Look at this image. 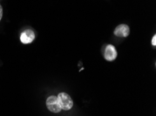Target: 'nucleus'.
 <instances>
[{"label":"nucleus","instance_id":"2","mask_svg":"<svg viewBox=\"0 0 156 116\" xmlns=\"http://www.w3.org/2000/svg\"><path fill=\"white\" fill-rule=\"evenodd\" d=\"M46 106L51 112L58 113L62 110L58 99L56 96H50L46 100Z\"/></svg>","mask_w":156,"mask_h":116},{"label":"nucleus","instance_id":"4","mask_svg":"<svg viewBox=\"0 0 156 116\" xmlns=\"http://www.w3.org/2000/svg\"><path fill=\"white\" fill-rule=\"evenodd\" d=\"M129 33H130L129 27L128 25H125V24H121L117 26L114 30L115 35L119 37H127L129 35Z\"/></svg>","mask_w":156,"mask_h":116},{"label":"nucleus","instance_id":"5","mask_svg":"<svg viewBox=\"0 0 156 116\" xmlns=\"http://www.w3.org/2000/svg\"><path fill=\"white\" fill-rule=\"evenodd\" d=\"M35 35L33 31L28 29L23 31L20 35V41L23 44H30L34 41Z\"/></svg>","mask_w":156,"mask_h":116},{"label":"nucleus","instance_id":"3","mask_svg":"<svg viewBox=\"0 0 156 116\" xmlns=\"http://www.w3.org/2000/svg\"><path fill=\"white\" fill-rule=\"evenodd\" d=\"M117 51L115 47L112 45H108L106 46L105 51V58L108 61H114L117 57Z\"/></svg>","mask_w":156,"mask_h":116},{"label":"nucleus","instance_id":"1","mask_svg":"<svg viewBox=\"0 0 156 116\" xmlns=\"http://www.w3.org/2000/svg\"><path fill=\"white\" fill-rule=\"evenodd\" d=\"M58 99L59 103H60L62 109L65 111L70 110L73 107L74 102H73L71 97L66 93H61L57 97Z\"/></svg>","mask_w":156,"mask_h":116},{"label":"nucleus","instance_id":"6","mask_svg":"<svg viewBox=\"0 0 156 116\" xmlns=\"http://www.w3.org/2000/svg\"><path fill=\"white\" fill-rule=\"evenodd\" d=\"M152 44H153V45H154V46L156 45V35H154V36L153 37Z\"/></svg>","mask_w":156,"mask_h":116},{"label":"nucleus","instance_id":"7","mask_svg":"<svg viewBox=\"0 0 156 116\" xmlns=\"http://www.w3.org/2000/svg\"><path fill=\"white\" fill-rule=\"evenodd\" d=\"M2 15H3V8H2V6L0 5V21L2 18Z\"/></svg>","mask_w":156,"mask_h":116}]
</instances>
